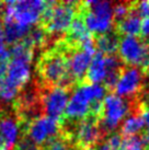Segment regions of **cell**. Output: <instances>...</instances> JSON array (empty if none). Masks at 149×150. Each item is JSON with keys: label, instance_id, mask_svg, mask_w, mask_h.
I'll use <instances>...</instances> for the list:
<instances>
[{"label": "cell", "instance_id": "22", "mask_svg": "<svg viewBox=\"0 0 149 150\" xmlns=\"http://www.w3.org/2000/svg\"><path fill=\"white\" fill-rule=\"evenodd\" d=\"M95 150H111V148H110V146L108 145V142H103L95 147Z\"/></svg>", "mask_w": 149, "mask_h": 150}, {"label": "cell", "instance_id": "3", "mask_svg": "<svg viewBox=\"0 0 149 150\" xmlns=\"http://www.w3.org/2000/svg\"><path fill=\"white\" fill-rule=\"evenodd\" d=\"M47 1L25 0V1H4V13L2 20L12 19L22 26L36 24L45 9Z\"/></svg>", "mask_w": 149, "mask_h": 150}, {"label": "cell", "instance_id": "1", "mask_svg": "<svg viewBox=\"0 0 149 150\" xmlns=\"http://www.w3.org/2000/svg\"><path fill=\"white\" fill-rule=\"evenodd\" d=\"M34 78L41 87H77L69 75L66 52L56 43L40 54L35 64Z\"/></svg>", "mask_w": 149, "mask_h": 150}, {"label": "cell", "instance_id": "14", "mask_svg": "<svg viewBox=\"0 0 149 150\" xmlns=\"http://www.w3.org/2000/svg\"><path fill=\"white\" fill-rule=\"evenodd\" d=\"M19 93L17 89H14L12 86L7 82V80L0 79V101L2 102H9L12 101L17 94Z\"/></svg>", "mask_w": 149, "mask_h": 150}, {"label": "cell", "instance_id": "20", "mask_svg": "<svg viewBox=\"0 0 149 150\" xmlns=\"http://www.w3.org/2000/svg\"><path fill=\"white\" fill-rule=\"evenodd\" d=\"M140 101H143L145 104L149 105V82L146 81V84H145V88H144V90L141 91L140 96H138Z\"/></svg>", "mask_w": 149, "mask_h": 150}, {"label": "cell", "instance_id": "13", "mask_svg": "<svg viewBox=\"0 0 149 150\" xmlns=\"http://www.w3.org/2000/svg\"><path fill=\"white\" fill-rule=\"evenodd\" d=\"M40 150H77L72 142L60 133L48 138L40 146Z\"/></svg>", "mask_w": 149, "mask_h": 150}, {"label": "cell", "instance_id": "19", "mask_svg": "<svg viewBox=\"0 0 149 150\" xmlns=\"http://www.w3.org/2000/svg\"><path fill=\"white\" fill-rule=\"evenodd\" d=\"M122 140H123V138L121 137L120 134L113 133L110 137H108V139L105 142H108V145L110 146L111 150H120L121 145H122Z\"/></svg>", "mask_w": 149, "mask_h": 150}, {"label": "cell", "instance_id": "5", "mask_svg": "<svg viewBox=\"0 0 149 150\" xmlns=\"http://www.w3.org/2000/svg\"><path fill=\"white\" fill-rule=\"evenodd\" d=\"M146 84V79L139 68L124 66L113 93L125 100H133L140 96Z\"/></svg>", "mask_w": 149, "mask_h": 150}, {"label": "cell", "instance_id": "18", "mask_svg": "<svg viewBox=\"0 0 149 150\" xmlns=\"http://www.w3.org/2000/svg\"><path fill=\"white\" fill-rule=\"evenodd\" d=\"M9 62H10V53L6 48L4 53L0 54V79H4L7 75Z\"/></svg>", "mask_w": 149, "mask_h": 150}, {"label": "cell", "instance_id": "12", "mask_svg": "<svg viewBox=\"0 0 149 150\" xmlns=\"http://www.w3.org/2000/svg\"><path fill=\"white\" fill-rule=\"evenodd\" d=\"M4 33V42L9 46H12L19 43L29 33L31 26H22L14 22L12 19H4L2 21Z\"/></svg>", "mask_w": 149, "mask_h": 150}, {"label": "cell", "instance_id": "11", "mask_svg": "<svg viewBox=\"0 0 149 150\" xmlns=\"http://www.w3.org/2000/svg\"><path fill=\"white\" fill-rule=\"evenodd\" d=\"M105 76V66H104V55L100 52H95L91 59V63L88 67L87 74L83 82L88 84L101 83Z\"/></svg>", "mask_w": 149, "mask_h": 150}, {"label": "cell", "instance_id": "10", "mask_svg": "<svg viewBox=\"0 0 149 150\" xmlns=\"http://www.w3.org/2000/svg\"><path fill=\"white\" fill-rule=\"evenodd\" d=\"M120 38V35H117L113 30L102 34H95L93 35L95 50L105 56L116 55L118 53Z\"/></svg>", "mask_w": 149, "mask_h": 150}, {"label": "cell", "instance_id": "17", "mask_svg": "<svg viewBox=\"0 0 149 150\" xmlns=\"http://www.w3.org/2000/svg\"><path fill=\"white\" fill-rule=\"evenodd\" d=\"M138 38L149 46V18H144L140 21V31Z\"/></svg>", "mask_w": 149, "mask_h": 150}, {"label": "cell", "instance_id": "9", "mask_svg": "<svg viewBox=\"0 0 149 150\" xmlns=\"http://www.w3.org/2000/svg\"><path fill=\"white\" fill-rule=\"evenodd\" d=\"M140 17L134 9V1H131L129 12L122 20L112 24V30L120 36H137L140 31Z\"/></svg>", "mask_w": 149, "mask_h": 150}, {"label": "cell", "instance_id": "2", "mask_svg": "<svg viewBox=\"0 0 149 150\" xmlns=\"http://www.w3.org/2000/svg\"><path fill=\"white\" fill-rule=\"evenodd\" d=\"M78 1H54L50 19L41 26L50 35L52 43L62 38L74 17Z\"/></svg>", "mask_w": 149, "mask_h": 150}, {"label": "cell", "instance_id": "7", "mask_svg": "<svg viewBox=\"0 0 149 150\" xmlns=\"http://www.w3.org/2000/svg\"><path fill=\"white\" fill-rule=\"evenodd\" d=\"M99 128V118L88 114L79 123L74 135V147L77 150L94 149L99 144L103 142Z\"/></svg>", "mask_w": 149, "mask_h": 150}, {"label": "cell", "instance_id": "6", "mask_svg": "<svg viewBox=\"0 0 149 150\" xmlns=\"http://www.w3.org/2000/svg\"><path fill=\"white\" fill-rule=\"evenodd\" d=\"M20 135H25L40 147L48 138L59 133V123L57 120L43 115L33 121L19 126Z\"/></svg>", "mask_w": 149, "mask_h": 150}, {"label": "cell", "instance_id": "23", "mask_svg": "<svg viewBox=\"0 0 149 150\" xmlns=\"http://www.w3.org/2000/svg\"><path fill=\"white\" fill-rule=\"evenodd\" d=\"M143 150H149V145H148V146L144 147V149H143Z\"/></svg>", "mask_w": 149, "mask_h": 150}, {"label": "cell", "instance_id": "21", "mask_svg": "<svg viewBox=\"0 0 149 150\" xmlns=\"http://www.w3.org/2000/svg\"><path fill=\"white\" fill-rule=\"evenodd\" d=\"M4 50H6V46H4V25H2V21H0V54L4 53Z\"/></svg>", "mask_w": 149, "mask_h": 150}, {"label": "cell", "instance_id": "15", "mask_svg": "<svg viewBox=\"0 0 149 150\" xmlns=\"http://www.w3.org/2000/svg\"><path fill=\"white\" fill-rule=\"evenodd\" d=\"M144 146L141 142L140 135L132 136V137L123 138L120 150H143Z\"/></svg>", "mask_w": 149, "mask_h": 150}, {"label": "cell", "instance_id": "4", "mask_svg": "<svg viewBox=\"0 0 149 150\" xmlns=\"http://www.w3.org/2000/svg\"><path fill=\"white\" fill-rule=\"evenodd\" d=\"M40 90H41V104L43 114L45 116L52 117L58 121L64 114V111L74 88H46L40 86Z\"/></svg>", "mask_w": 149, "mask_h": 150}, {"label": "cell", "instance_id": "8", "mask_svg": "<svg viewBox=\"0 0 149 150\" xmlns=\"http://www.w3.org/2000/svg\"><path fill=\"white\" fill-rule=\"evenodd\" d=\"M69 60V75L77 86L81 84L84 80L88 67L91 63L92 55L83 50H74L67 53Z\"/></svg>", "mask_w": 149, "mask_h": 150}, {"label": "cell", "instance_id": "16", "mask_svg": "<svg viewBox=\"0 0 149 150\" xmlns=\"http://www.w3.org/2000/svg\"><path fill=\"white\" fill-rule=\"evenodd\" d=\"M13 148L14 150H40V147L25 135H20L19 140Z\"/></svg>", "mask_w": 149, "mask_h": 150}]
</instances>
